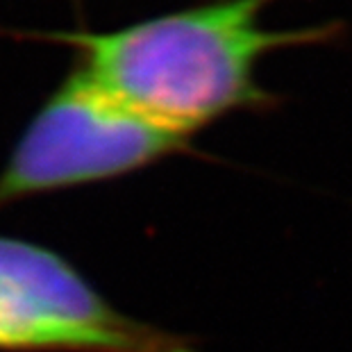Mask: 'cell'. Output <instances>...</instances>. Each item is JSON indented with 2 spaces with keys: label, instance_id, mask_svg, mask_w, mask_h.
I'll return each mask as SVG.
<instances>
[{
  "label": "cell",
  "instance_id": "obj_1",
  "mask_svg": "<svg viewBox=\"0 0 352 352\" xmlns=\"http://www.w3.org/2000/svg\"><path fill=\"white\" fill-rule=\"evenodd\" d=\"M277 0H205L114 30H34L16 34L62 43L73 64L127 107L184 134L234 111H266L280 96L266 91L257 66L268 52L341 41L339 19L289 30L259 23Z\"/></svg>",
  "mask_w": 352,
  "mask_h": 352
},
{
  "label": "cell",
  "instance_id": "obj_2",
  "mask_svg": "<svg viewBox=\"0 0 352 352\" xmlns=\"http://www.w3.org/2000/svg\"><path fill=\"white\" fill-rule=\"evenodd\" d=\"M71 69L32 114L0 168V209L191 153V134L127 107L78 64Z\"/></svg>",
  "mask_w": 352,
  "mask_h": 352
},
{
  "label": "cell",
  "instance_id": "obj_3",
  "mask_svg": "<svg viewBox=\"0 0 352 352\" xmlns=\"http://www.w3.org/2000/svg\"><path fill=\"white\" fill-rule=\"evenodd\" d=\"M0 350L198 352L191 339L118 311L57 252L0 236Z\"/></svg>",
  "mask_w": 352,
  "mask_h": 352
}]
</instances>
